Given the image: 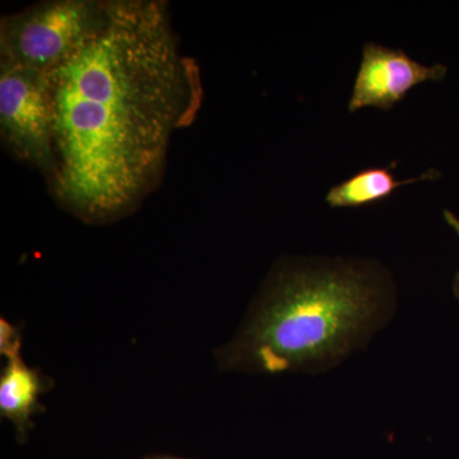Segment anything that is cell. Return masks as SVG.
Here are the masks:
<instances>
[{
  "mask_svg": "<svg viewBox=\"0 0 459 459\" xmlns=\"http://www.w3.org/2000/svg\"><path fill=\"white\" fill-rule=\"evenodd\" d=\"M8 360L0 380V410L3 415L21 421L30 415L38 400V377L23 364L20 356Z\"/></svg>",
  "mask_w": 459,
  "mask_h": 459,
  "instance_id": "7",
  "label": "cell"
},
{
  "mask_svg": "<svg viewBox=\"0 0 459 459\" xmlns=\"http://www.w3.org/2000/svg\"><path fill=\"white\" fill-rule=\"evenodd\" d=\"M382 281L364 265L304 262L277 277L247 331L263 370L332 364L364 342L385 313Z\"/></svg>",
  "mask_w": 459,
  "mask_h": 459,
  "instance_id": "2",
  "label": "cell"
},
{
  "mask_svg": "<svg viewBox=\"0 0 459 459\" xmlns=\"http://www.w3.org/2000/svg\"><path fill=\"white\" fill-rule=\"evenodd\" d=\"M0 351L3 355H7L8 359L18 355V341L14 329L4 320L0 322Z\"/></svg>",
  "mask_w": 459,
  "mask_h": 459,
  "instance_id": "8",
  "label": "cell"
},
{
  "mask_svg": "<svg viewBox=\"0 0 459 459\" xmlns=\"http://www.w3.org/2000/svg\"><path fill=\"white\" fill-rule=\"evenodd\" d=\"M446 72V65H424L402 49L368 42L362 48L349 110L368 107L389 110L413 87L427 81H442Z\"/></svg>",
  "mask_w": 459,
  "mask_h": 459,
  "instance_id": "5",
  "label": "cell"
},
{
  "mask_svg": "<svg viewBox=\"0 0 459 459\" xmlns=\"http://www.w3.org/2000/svg\"><path fill=\"white\" fill-rule=\"evenodd\" d=\"M56 198L87 220L126 212L156 186L198 98L168 8L105 2L98 23L47 74Z\"/></svg>",
  "mask_w": 459,
  "mask_h": 459,
  "instance_id": "1",
  "label": "cell"
},
{
  "mask_svg": "<svg viewBox=\"0 0 459 459\" xmlns=\"http://www.w3.org/2000/svg\"><path fill=\"white\" fill-rule=\"evenodd\" d=\"M0 131L14 155L51 177L54 111L47 74L2 65Z\"/></svg>",
  "mask_w": 459,
  "mask_h": 459,
  "instance_id": "4",
  "label": "cell"
},
{
  "mask_svg": "<svg viewBox=\"0 0 459 459\" xmlns=\"http://www.w3.org/2000/svg\"><path fill=\"white\" fill-rule=\"evenodd\" d=\"M104 5L91 0H53L3 18L2 65L48 74L89 35Z\"/></svg>",
  "mask_w": 459,
  "mask_h": 459,
  "instance_id": "3",
  "label": "cell"
},
{
  "mask_svg": "<svg viewBox=\"0 0 459 459\" xmlns=\"http://www.w3.org/2000/svg\"><path fill=\"white\" fill-rule=\"evenodd\" d=\"M444 219H446V221L448 222V225L455 230V234L459 237V217L455 216V213H452L451 211L446 210L444 211ZM453 290H455V294L459 299V271L457 272V274H455Z\"/></svg>",
  "mask_w": 459,
  "mask_h": 459,
  "instance_id": "9",
  "label": "cell"
},
{
  "mask_svg": "<svg viewBox=\"0 0 459 459\" xmlns=\"http://www.w3.org/2000/svg\"><path fill=\"white\" fill-rule=\"evenodd\" d=\"M395 165V162H392L386 168H369L358 172L342 183L332 186L325 195V202L333 208L361 207L391 197L401 186L420 180H433L439 175L431 169L418 178L397 180L392 171Z\"/></svg>",
  "mask_w": 459,
  "mask_h": 459,
  "instance_id": "6",
  "label": "cell"
}]
</instances>
